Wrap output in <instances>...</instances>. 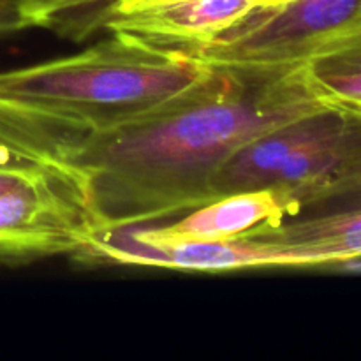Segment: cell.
Returning a JSON list of instances; mask_svg holds the SVG:
<instances>
[{
    "label": "cell",
    "mask_w": 361,
    "mask_h": 361,
    "mask_svg": "<svg viewBox=\"0 0 361 361\" xmlns=\"http://www.w3.org/2000/svg\"><path fill=\"white\" fill-rule=\"evenodd\" d=\"M99 238L80 176L56 171L0 192V264L78 259Z\"/></svg>",
    "instance_id": "4"
},
{
    "label": "cell",
    "mask_w": 361,
    "mask_h": 361,
    "mask_svg": "<svg viewBox=\"0 0 361 361\" xmlns=\"http://www.w3.org/2000/svg\"><path fill=\"white\" fill-rule=\"evenodd\" d=\"M74 261L183 271H235L252 268L305 270V261L300 254L257 236L157 247L137 242L126 228L99 235L90 250Z\"/></svg>",
    "instance_id": "5"
},
{
    "label": "cell",
    "mask_w": 361,
    "mask_h": 361,
    "mask_svg": "<svg viewBox=\"0 0 361 361\" xmlns=\"http://www.w3.org/2000/svg\"><path fill=\"white\" fill-rule=\"evenodd\" d=\"M210 73L196 56L111 32L74 55L0 71V104L80 141L162 108Z\"/></svg>",
    "instance_id": "2"
},
{
    "label": "cell",
    "mask_w": 361,
    "mask_h": 361,
    "mask_svg": "<svg viewBox=\"0 0 361 361\" xmlns=\"http://www.w3.org/2000/svg\"><path fill=\"white\" fill-rule=\"evenodd\" d=\"M323 111L330 108L307 63L274 71L212 67L203 81L162 108L83 136L66 162L80 176L102 235L210 203L215 175L236 150Z\"/></svg>",
    "instance_id": "1"
},
{
    "label": "cell",
    "mask_w": 361,
    "mask_h": 361,
    "mask_svg": "<svg viewBox=\"0 0 361 361\" xmlns=\"http://www.w3.org/2000/svg\"><path fill=\"white\" fill-rule=\"evenodd\" d=\"M263 13L252 0H169L108 16L101 28L154 48L194 53Z\"/></svg>",
    "instance_id": "6"
},
{
    "label": "cell",
    "mask_w": 361,
    "mask_h": 361,
    "mask_svg": "<svg viewBox=\"0 0 361 361\" xmlns=\"http://www.w3.org/2000/svg\"><path fill=\"white\" fill-rule=\"evenodd\" d=\"M162 2H169V0H113L111 4L102 7L99 13H95L94 16L85 20L81 25H87L88 30H95V28H101L102 21H104L108 16H113V14L129 13V11H136V9H141V7L155 6V4H162ZM252 2L256 4L257 9H261L263 13H268V11H275L288 6V4H291L293 0H252Z\"/></svg>",
    "instance_id": "13"
},
{
    "label": "cell",
    "mask_w": 361,
    "mask_h": 361,
    "mask_svg": "<svg viewBox=\"0 0 361 361\" xmlns=\"http://www.w3.org/2000/svg\"><path fill=\"white\" fill-rule=\"evenodd\" d=\"M349 120H351V130H349L344 155L326 182L312 194L307 208L331 207L330 210L361 208V120L351 116Z\"/></svg>",
    "instance_id": "11"
},
{
    "label": "cell",
    "mask_w": 361,
    "mask_h": 361,
    "mask_svg": "<svg viewBox=\"0 0 361 361\" xmlns=\"http://www.w3.org/2000/svg\"><path fill=\"white\" fill-rule=\"evenodd\" d=\"M67 171H73V169H67ZM49 173H56V171H49ZM41 175H46V173H37V175H21V173L0 171V192H6V190L14 189V187L21 185V183L28 182V180Z\"/></svg>",
    "instance_id": "15"
},
{
    "label": "cell",
    "mask_w": 361,
    "mask_h": 361,
    "mask_svg": "<svg viewBox=\"0 0 361 361\" xmlns=\"http://www.w3.org/2000/svg\"><path fill=\"white\" fill-rule=\"evenodd\" d=\"M314 88L338 113L361 108V30L307 63Z\"/></svg>",
    "instance_id": "10"
},
{
    "label": "cell",
    "mask_w": 361,
    "mask_h": 361,
    "mask_svg": "<svg viewBox=\"0 0 361 361\" xmlns=\"http://www.w3.org/2000/svg\"><path fill=\"white\" fill-rule=\"evenodd\" d=\"M23 30H28V25L7 0H0V41Z\"/></svg>",
    "instance_id": "14"
},
{
    "label": "cell",
    "mask_w": 361,
    "mask_h": 361,
    "mask_svg": "<svg viewBox=\"0 0 361 361\" xmlns=\"http://www.w3.org/2000/svg\"><path fill=\"white\" fill-rule=\"evenodd\" d=\"M342 115L351 116V118H358V120H361V108L353 109V111H349V113H342Z\"/></svg>",
    "instance_id": "16"
},
{
    "label": "cell",
    "mask_w": 361,
    "mask_h": 361,
    "mask_svg": "<svg viewBox=\"0 0 361 361\" xmlns=\"http://www.w3.org/2000/svg\"><path fill=\"white\" fill-rule=\"evenodd\" d=\"M296 212L279 192L267 187L228 194L183 214L178 221L159 226L126 228L137 242L148 245H176L189 242H224L242 238L257 229L274 228Z\"/></svg>",
    "instance_id": "7"
},
{
    "label": "cell",
    "mask_w": 361,
    "mask_h": 361,
    "mask_svg": "<svg viewBox=\"0 0 361 361\" xmlns=\"http://www.w3.org/2000/svg\"><path fill=\"white\" fill-rule=\"evenodd\" d=\"M247 236H257L300 254L305 270L331 271L345 261L361 259V208L328 210L257 229Z\"/></svg>",
    "instance_id": "8"
},
{
    "label": "cell",
    "mask_w": 361,
    "mask_h": 361,
    "mask_svg": "<svg viewBox=\"0 0 361 361\" xmlns=\"http://www.w3.org/2000/svg\"><path fill=\"white\" fill-rule=\"evenodd\" d=\"M76 143L0 104V171L21 175L67 171L73 168L66 159Z\"/></svg>",
    "instance_id": "9"
},
{
    "label": "cell",
    "mask_w": 361,
    "mask_h": 361,
    "mask_svg": "<svg viewBox=\"0 0 361 361\" xmlns=\"http://www.w3.org/2000/svg\"><path fill=\"white\" fill-rule=\"evenodd\" d=\"M360 30L361 0H293L256 14L190 55L212 67L289 69L305 66Z\"/></svg>",
    "instance_id": "3"
},
{
    "label": "cell",
    "mask_w": 361,
    "mask_h": 361,
    "mask_svg": "<svg viewBox=\"0 0 361 361\" xmlns=\"http://www.w3.org/2000/svg\"><path fill=\"white\" fill-rule=\"evenodd\" d=\"M7 2L16 9L28 28H34L49 27V25L53 27V23H60L67 14L78 16L81 11L85 13V20H88L113 0H7Z\"/></svg>",
    "instance_id": "12"
}]
</instances>
